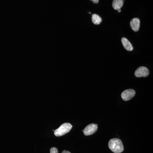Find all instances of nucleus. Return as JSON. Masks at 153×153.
<instances>
[{"mask_svg": "<svg viewBox=\"0 0 153 153\" xmlns=\"http://www.w3.org/2000/svg\"><path fill=\"white\" fill-rule=\"evenodd\" d=\"M50 153H58V150L56 148L52 147L50 149Z\"/></svg>", "mask_w": 153, "mask_h": 153, "instance_id": "10", "label": "nucleus"}, {"mask_svg": "<svg viewBox=\"0 0 153 153\" xmlns=\"http://www.w3.org/2000/svg\"><path fill=\"white\" fill-rule=\"evenodd\" d=\"M130 24L131 29L134 31L136 32L139 31L140 25V22L139 19L138 18H134L132 19Z\"/></svg>", "mask_w": 153, "mask_h": 153, "instance_id": "6", "label": "nucleus"}, {"mask_svg": "<svg viewBox=\"0 0 153 153\" xmlns=\"http://www.w3.org/2000/svg\"><path fill=\"white\" fill-rule=\"evenodd\" d=\"M97 124H90L87 126L83 130V134L85 136H89L95 133L97 131Z\"/></svg>", "mask_w": 153, "mask_h": 153, "instance_id": "3", "label": "nucleus"}, {"mask_svg": "<svg viewBox=\"0 0 153 153\" xmlns=\"http://www.w3.org/2000/svg\"><path fill=\"white\" fill-rule=\"evenodd\" d=\"M72 128V126L70 123H63L59 128L54 131V134L56 137L62 136L69 132Z\"/></svg>", "mask_w": 153, "mask_h": 153, "instance_id": "2", "label": "nucleus"}, {"mask_svg": "<svg viewBox=\"0 0 153 153\" xmlns=\"http://www.w3.org/2000/svg\"><path fill=\"white\" fill-rule=\"evenodd\" d=\"M124 2L123 0H113L112 5L113 8L117 11L120 10L123 5Z\"/></svg>", "mask_w": 153, "mask_h": 153, "instance_id": "8", "label": "nucleus"}, {"mask_svg": "<svg viewBox=\"0 0 153 153\" xmlns=\"http://www.w3.org/2000/svg\"><path fill=\"white\" fill-rule=\"evenodd\" d=\"M118 13H120V12H121V10H118Z\"/></svg>", "mask_w": 153, "mask_h": 153, "instance_id": "13", "label": "nucleus"}, {"mask_svg": "<svg viewBox=\"0 0 153 153\" xmlns=\"http://www.w3.org/2000/svg\"><path fill=\"white\" fill-rule=\"evenodd\" d=\"M94 4H98L99 0H91Z\"/></svg>", "mask_w": 153, "mask_h": 153, "instance_id": "11", "label": "nucleus"}, {"mask_svg": "<svg viewBox=\"0 0 153 153\" xmlns=\"http://www.w3.org/2000/svg\"><path fill=\"white\" fill-rule=\"evenodd\" d=\"M91 20L94 24L95 25H99L102 21L101 17L97 14H94L91 16Z\"/></svg>", "mask_w": 153, "mask_h": 153, "instance_id": "9", "label": "nucleus"}, {"mask_svg": "<svg viewBox=\"0 0 153 153\" xmlns=\"http://www.w3.org/2000/svg\"><path fill=\"white\" fill-rule=\"evenodd\" d=\"M121 42L124 48L128 51H131L133 50L134 47L131 42L126 38H123L121 39Z\"/></svg>", "mask_w": 153, "mask_h": 153, "instance_id": "7", "label": "nucleus"}, {"mask_svg": "<svg viewBox=\"0 0 153 153\" xmlns=\"http://www.w3.org/2000/svg\"><path fill=\"white\" fill-rule=\"evenodd\" d=\"M108 147L114 153H120L124 150L122 142L118 138H113L110 140L108 142Z\"/></svg>", "mask_w": 153, "mask_h": 153, "instance_id": "1", "label": "nucleus"}, {"mask_svg": "<svg viewBox=\"0 0 153 153\" xmlns=\"http://www.w3.org/2000/svg\"><path fill=\"white\" fill-rule=\"evenodd\" d=\"M89 14H91V12H89Z\"/></svg>", "mask_w": 153, "mask_h": 153, "instance_id": "14", "label": "nucleus"}, {"mask_svg": "<svg viewBox=\"0 0 153 153\" xmlns=\"http://www.w3.org/2000/svg\"><path fill=\"white\" fill-rule=\"evenodd\" d=\"M149 74V71L146 67L141 66L139 67L135 72V76L137 77H146Z\"/></svg>", "mask_w": 153, "mask_h": 153, "instance_id": "4", "label": "nucleus"}, {"mask_svg": "<svg viewBox=\"0 0 153 153\" xmlns=\"http://www.w3.org/2000/svg\"><path fill=\"white\" fill-rule=\"evenodd\" d=\"M62 153H71V152L68 151L64 150L62 152Z\"/></svg>", "mask_w": 153, "mask_h": 153, "instance_id": "12", "label": "nucleus"}, {"mask_svg": "<svg viewBox=\"0 0 153 153\" xmlns=\"http://www.w3.org/2000/svg\"><path fill=\"white\" fill-rule=\"evenodd\" d=\"M135 94V91L134 89H126L122 93L121 97L124 101H128L134 96Z\"/></svg>", "mask_w": 153, "mask_h": 153, "instance_id": "5", "label": "nucleus"}]
</instances>
